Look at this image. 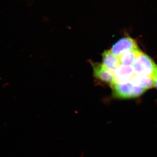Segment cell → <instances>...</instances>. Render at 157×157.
<instances>
[{"mask_svg": "<svg viewBox=\"0 0 157 157\" xmlns=\"http://www.w3.org/2000/svg\"><path fill=\"white\" fill-rule=\"evenodd\" d=\"M113 97L118 99H132L142 95L147 90L145 89L135 86L130 80L116 82L111 86Z\"/></svg>", "mask_w": 157, "mask_h": 157, "instance_id": "obj_1", "label": "cell"}, {"mask_svg": "<svg viewBox=\"0 0 157 157\" xmlns=\"http://www.w3.org/2000/svg\"><path fill=\"white\" fill-rule=\"evenodd\" d=\"M135 74L152 77L157 70V65L146 54L142 52L132 65Z\"/></svg>", "mask_w": 157, "mask_h": 157, "instance_id": "obj_2", "label": "cell"}, {"mask_svg": "<svg viewBox=\"0 0 157 157\" xmlns=\"http://www.w3.org/2000/svg\"><path fill=\"white\" fill-rule=\"evenodd\" d=\"M93 74L98 80L111 86L116 82L113 72L105 67L102 63L90 61Z\"/></svg>", "mask_w": 157, "mask_h": 157, "instance_id": "obj_3", "label": "cell"}, {"mask_svg": "<svg viewBox=\"0 0 157 157\" xmlns=\"http://www.w3.org/2000/svg\"><path fill=\"white\" fill-rule=\"evenodd\" d=\"M136 41L130 36L121 38L112 45L110 51L115 56L119 57L123 54L138 48Z\"/></svg>", "mask_w": 157, "mask_h": 157, "instance_id": "obj_4", "label": "cell"}, {"mask_svg": "<svg viewBox=\"0 0 157 157\" xmlns=\"http://www.w3.org/2000/svg\"><path fill=\"white\" fill-rule=\"evenodd\" d=\"M102 56V63L113 73L121 65L119 58L113 54L110 50L104 51Z\"/></svg>", "mask_w": 157, "mask_h": 157, "instance_id": "obj_5", "label": "cell"}, {"mask_svg": "<svg viewBox=\"0 0 157 157\" xmlns=\"http://www.w3.org/2000/svg\"><path fill=\"white\" fill-rule=\"evenodd\" d=\"M117 82H124L130 80L135 75L132 66L121 65L113 72Z\"/></svg>", "mask_w": 157, "mask_h": 157, "instance_id": "obj_6", "label": "cell"}, {"mask_svg": "<svg viewBox=\"0 0 157 157\" xmlns=\"http://www.w3.org/2000/svg\"><path fill=\"white\" fill-rule=\"evenodd\" d=\"M130 81L135 86L143 88L146 90L154 87V81L152 77L135 74Z\"/></svg>", "mask_w": 157, "mask_h": 157, "instance_id": "obj_7", "label": "cell"}, {"mask_svg": "<svg viewBox=\"0 0 157 157\" xmlns=\"http://www.w3.org/2000/svg\"><path fill=\"white\" fill-rule=\"evenodd\" d=\"M142 52L137 48L122 55L119 57L121 65L132 66L135 60Z\"/></svg>", "mask_w": 157, "mask_h": 157, "instance_id": "obj_8", "label": "cell"}, {"mask_svg": "<svg viewBox=\"0 0 157 157\" xmlns=\"http://www.w3.org/2000/svg\"><path fill=\"white\" fill-rule=\"evenodd\" d=\"M152 78L154 81V87L157 90V70L153 76Z\"/></svg>", "mask_w": 157, "mask_h": 157, "instance_id": "obj_9", "label": "cell"}]
</instances>
